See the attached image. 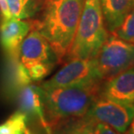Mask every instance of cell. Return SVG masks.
<instances>
[{
    "label": "cell",
    "mask_w": 134,
    "mask_h": 134,
    "mask_svg": "<svg viewBox=\"0 0 134 134\" xmlns=\"http://www.w3.org/2000/svg\"><path fill=\"white\" fill-rule=\"evenodd\" d=\"M85 0H42L31 19L33 29L46 39L59 63L66 61L72 48Z\"/></svg>",
    "instance_id": "obj_1"
},
{
    "label": "cell",
    "mask_w": 134,
    "mask_h": 134,
    "mask_svg": "<svg viewBox=\"0 0 134 134\" xmlns=\"http://www.w3.org/2000/svg\"><path fill=\"white\" fill-rule=\"evenodd\" d=\"M103 82L52 88L39 86L44 118L50 131L64 122L86 115L100 95Z\"/></svg>",
    "instance_id": "obj_2"
},
{
    "label": "cell",
    "mask_w": 134,
    "mask_h": 134,
    "mask_svg": "<svg viewBox=\"0 0 134 134\" xmlns=\"http://www.w3.org/2000/svg\"><path fill=\"white\" fill-rule=\"evenodd\" d=\"M108 36L109 31L105 24L100 0H85L66 61L96 57Z\"/></svg>",
    "instance_id": "obj_3"
},
{
    "label": "cell",
    "mask_w": 134,
    "mask_h": 134,
    "mask_svg": "<svg viewBox=\"0 0 134 134\" xmlns=\"http://www.w3.org/2000/svg\"><path fill=\"white\" fill-rule=\"evenodd\" d=\"M18 57L31 81H39L45 78L59 63L50 43L33 28L22 42Z\"/></svg>",
    "instance_id": "obj_4"
},
{
    "label": "cell",
    "mask_w": 134,
    "mask_h": 134,
    "mask_svg": "<svg viewBox=\"0 0 134 134\" xmlns=\"http://www.w3.org/2000/svg\"><path fill=\"white\" fill-rule=\"evenodd\" d=\"M102 79L111 78L134 67V43L111 33L95 57Z\"/></svg>",
    "instance_id": "obj_5"
},
{
    "label": "cell",
    "mask_w": 134,
    "mask_h": 134,
    "mask_svg": "<svg viewBox=\"0 0 134 134\" xmlns=\"http://www.w3.org/2000/svg\"><path fill=\"white\" fill-rule=\"evenodd\" d=\"M102 79L95 57L91 59H69L52 78L40 85L43 88L81 86L101 83Z\"/></svg>",
    "instance_id": "obj_6"
},
{
    "label": "cell",
    "mask_w": 134,
    "mask_h": 134,
    "mask_svg": "<svg viewBox=\"0 0 134 134\" xmlns=\"http://www.w3.org/2000/svg\"><path fill=\"white\" fill-rule=\"evenodd\" d=\"M85 117L94 123L105 124L125 134L134 118V103H122L99 95Z\"/></svg>",
    "instance_id": "obj_7"
},
{
    "label": "cell",
    "mask_w": 134,
    "mask_h": 134,
    "mask_svg": "<svg viewBox=\"0 0 134 134\" xmlns=\"http://www.w3.org/2000/svg\"><path fill=\"white\" fill-rule=\"evenodd\" d=\"M33 28L31 19L0 18V43L10 60H19V48Z\"/></svg>",
    "instance_id": "obj_8"
},
{
    "label": "cell",
    "mask_w": 134,
    "mask_h": 134,
    "mask_svg": "<svg viewBox=\"0 0 134 134\" xmlns=\"http://www.w3.org/2000/svg\"><path fill=\"white\" fill-rule=\"evenodd\" d=\"M100 96L122 103H134V67L104 81Z\"/></svg>",
    "instance_id": "obj_9"
},
{
    "label": "cell",
    "mask_w": 134,
    "mask_h": 134,
    "mask_svg": "<svg viewBox=\"0 0 134 134\" xmlns=\"http://www.w3.org/2000/svg\"><path fill=\"white\" fill-rule=\"evenodd\" d=\"M18 98L19 110L27 117L28 120H37L45 129H49L44 113V108L39 86L28 84L18 91Z\"/></svg>",
    "instance_id": "obj_10"
},
{
    "label": "cell",
    "mask_w": 134,
    "mask_h": 134,
    "mask_svg": "<svg viewBox=\"0 0 134 134\" xmlns=\"http://www.w3.org/2000/svg\"><path fill=\"white\" fill-rule=\"evenodd\" d=\"M100 5L105 26L113 33L134 7V0H100Z\"/></svg>",
    "instance_id": "obj_11"
},
{
    "label": "cell",
    "mask_w": 134,
    "mask_h": 134,
    "mask_svg": "<svg viewBox=\"0 0 134 134\" xmlns=\"http://www.w3.org/2000/svg\"><path fill=\"white\" fill-rule=\"evenodd\" d=\"M42 0H6L11 18L29 20L38 14Z\"/></svg>",
    "instance_id": "obj_12"
},
{
    "label": "cell",
    "mask_w": 134,
    "mask_h": 134,
    "mask_svg": "<svg viewBox=\"0 0 134 134\" xmlns=\"http://www.w3.org/2000/svg\"><path fill=\"white\" fill-rule=\"evenodd\" d=\"M94 122L85 117L64 122L53 128L54 134H93Z\"/></svg>",
    "instance_id": "obj_13"
},
{
    "label": "cell",
    "mask_w": 134,
    "mask_h": 134,
    "mask_svg": "<svg viewBox=\"0 0 134 134\" xmlns=\"http://www.w3.org/2000/svg\"><path fill=\"white\" fill-rule=\"evenodd\" d=\"M27 117L18 111L0 125V134H24L27 128Z\"/></svg>",
    "instance_id": "obj_14"
},
{
    "label": "cell",
    "mask_w": 134,
    "mask_h": 134,
    "mask_svg": "<svg viewBox=\"0 0 134 134\" xmlns=\"http://www.w3.org/2000/svg\"><path fill=\"white\" fill-rule=\"evenodd\" d=\"M113 34L125 41L134 43V7Z\"/></svg>",
    "instance_id": "obj_15"
},
{
    "label": "cell",
    "mask_w": 134,
    "mask_h": 134,
    "mask_svg": "<svg viewBox=\"0 0 134 134\" xmlns=\"http://www.w3.org/2000/svg\"><path fill=\"white\" fill-rule=\"evenodd\" d=\"M93 134H121L109 125L103 123H95L93 126Z\"/></svg>",
    "instance_id": "obj_16"
},
{
    "label": "cell",
    "mask_w": 134,
    "mask_h": 134,
    "mask_svg": "<svg viewBox=\"0 0 134 134\" xmlns=\"http://www.w3.org/2000/svg\"><path fill=\"white\" fill-rule=\"evenodd\" d=\"M0 14H1V18H11L6 0H0Z\"/></svg>",
    "instance_id": "obj_17"
},
{
    "label": "cell",
    "mask_w": 134,
    "mask_h": 134,
    "mask_svg": "<svg viewBox=\"0 0 134 134\" xmlns=\"http://www.w3.org/2000/svg\"><path fill=\"white\" fill-rule=\"evenodd\" d=\"M24 134H44L41 132H38V131H36V130H33V129H31V128H26V130L24 131ZM46 134H51L50 133V131L49 132H47Z\"/></svg>",
    "instance_id": "obj_18"
},
{
    "label": "cell",
    "mask_w": 134,
    "mask_h": 134,
    "mask_svg": "<svg viewBox=\"0 0 134 134\" xmlns=\"http://www.w3.org/2000/svg\"><path fill=\"white\" fill-rule=\"evenodd\" d=\"M126 134H134V118L132 119L129 127H128V129L126 131Z\"/></svg>",
    "instance_id": "obj_19"
},
{
    "label": "cell",
    "mask_w": 134,
    "mask_h": 134,
    "mask_svg": "<svg viewBox=\"0 0 134 134\" xmlns=\"http://www.w3.org/2000/svg\"><path fill=\"white\" fill-rule=\"evenodd\" d=\"M0 18H1V14H0Z\"/></svg>",
    "instance_id": "obj_20"
}]
</instances>
